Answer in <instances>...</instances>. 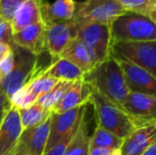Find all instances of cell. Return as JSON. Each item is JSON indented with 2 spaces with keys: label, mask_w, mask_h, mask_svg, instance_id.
Instances as JSON below:
<instances>
[{
  "label": "cell",
  "mask_w": 156,
  "mask_h": 155,
  "mask_svg": "<svg viewBox=\"0 0 156 155\" xmlns=\"http://www.w3.org/2000/svg\"><path fill=\"white\" fill-rule=\"evenodd\" d=\"M60 58H66L71 62L84 73L89 72L91 69L94 68L97 64H99L94 54L78 38L72 41L66 47Z\"/></svg>",
  "instance_id": "ffe728a7"
},
{
  "label": "cell",
  "mask_w": 156,
  "mask_h": 155,
  "mask_svg": "<svg viewBox=\"0 0 156 155\" xmlns=\"http://www.w3.org/2000/svg\"><path fill=\"white\" fill-rule=\"evenodd\" d=\"M155 1H156V0H155Z\"/></svg>",
  "instance_id": "8d00e7d4"
},
{
  "label": "cell",
  "mask_w": 156,
  "mask_h": 155,
  "mask_svg": "<svg viewBox=\"0 0 156 155\" xmlns=\"http://www.w3.org/2000/svg\"><path fill=\"white\" fill-rule=\"evenodd\" d=\"M12 47L6 44H0V62L5 58L10 53H12Z\"/></svg>",
  "instance_id": "d6a6232c"
},
{
  "label": "cell",
  "mask_w": 156,
  "mask_h": 155,
  "mask_svg": "<svg viewBox=\"0 0 156 155\" xmlns=\"http://www.w3.org/2000/svg\"><path fill=\"white\" fill-rule=\"evenodd\" d=\"M88 155H121L120 149L108 148H89Z\"/></svg>",
  "instance_id": "4dcf8cb0"
},
{
  "label": "cell",
  "mask_w": 156,
  "mask_h": 155,
  "mask_svg": "<svg viewBox=\"0 0 156 155\" xmlns=\"http://www.w3.org/2000/svg\"><path fill=\"white\" fill-rule=\"evenodd\" d=\"M43 2L44 0H27L17 9L11 20L13 34L29 26L43 23Z\"/></svg>",
  "instance_id": "d6986e66"
},
{
  "label": "cell",
  "mask_w": 156,
  "mask_h": 155,
  "mask_svg": "<svg viewBox=\"0 0 156 155\" xmlns=\"http://www.w3.org/2000/svg\"><path fill=\"white\" fill-rule=\"evenodd\" d=\"M156 139V123L136 128L120 148L121 155H141L142 152Z\"/></svg>",
  "instance_id": "2e32d148"
},
{
  "label": "cell",
  "mask_w": 156,
  "mask_h": 155,
  "mask_svg": "<svg viewBox=\"0 0 156 155\" xmlns=\"http://www.w3.org/2000/svg\"><path fill=\"white\" fill-rule=\"evenodd\" d=\"M17 111L19 113L20 122L23 130L38 125L51 116V111L43 107L37 103L33 104L27 108H21V110Z\"/></svg>",
  "instance_id": "603a6c76"
},
{
  "label": "cell",
  "mask_w": 156,
  "mask_h": 155,
  "mask_svg": "<svg viewBox=\"0 0 156 155\" xmlns=\"http://www.w3.org/2000/svg\"><path fill=\"white\" fill-rule=\"evenodd\" d=\"M6 111H2V112H0V123H1V121H2V119H3V116H4V114H5Z\"/></svg>",
  "instance_id": "d590c367"
},
{
  "label": "cell",
  "mask_w": 156,
  "mask_h": 155,
  "mask_svg": "<svg viewBox=\"0 0 156 155\" xmlns=\"http://www.w3.org/2000/svg\"><path fill=\"white\" fill-rule=\"evenodd\" d=\"M11 107V102L6 93L3 91V89L0 87V112L6 111Z\"/></svg>",
  "instance_id": "1f68e13d"
},
{
  "label": "cell",
  "mask_w": 156,
  "mask_h": 155,
  "mask_svg": "<svg viewBox=\"0 0 156 155\" xmlns=\"http://www.w3.org/2000/svg\"><path fill=\"white\" fill-rule=\"evenodd\" d=\"M114 43L156 41V23L148 15L126 11L111 25Z\"/></svg>",
  "instance_id": "3957f363"
},
{
  "label": "cell",
  "mask_w": 156,
  "mask_h": 155,
  "mask_svg": "<svg viewBox=\"0 0 156 155\" xmlns=\"http://www.w3.org/2000/svg\"><path fill=\"white\" fill-rule=\"evenodd\" d=\"M78 38V25L72 19L45 26L46 52L52 58H60L62 52L72 41Z\"/></svg>",
  "instance_id": "ba28073f"
},
{
  "label": "cell",
  "mask_w": 156,
  "mask_h": 155,
  "mask_svg": "<svg viewBox=\"0 0 156 155\" xmlns=\"http://www.w3.org/2000/svg\"><path fill=\"white\" fill-rule=\"evenodd\" d=\"M88 104L94 107L97 125L109 131L119 138H126L136 129L133 120L123 108L114 104L93 88Z\"/></svg>",
  "instance_id": "7a4b0ae2"
},
{
  "label": "cell",
  "mask_w": 156,
  "mask_h": 155,
  "mask_svg": "<svg viewBox=\"0 0 156 155\" xmlns=\"http://www.w3.org/2000/svg\"><path fill=\"white\" fill-rule=\"evenodd\" d=\"M14 55V66L10 75L3 82L0 83V87L3 89L10 99L19 88L23 86L37 72L38 56L14 45L12 47Z\"/></svg>",
  "instance_id": "277c9868"
},
{
  "label": "cell",
  "mask_w": 156,
  "mask_h": 155,
  "mask_svg": "<svg viewBox=\"0 0 156 155\" xmlns=\"http://www.w3.org/2000/svg\"><path fill=\"white\" fill-rule=\"evenodd\" d=\"M0 44L13 46L15 45L13 41V30L11 26V21L0 17Z\"/></svg>",
  "instance_id": "f1b7e54d"
},
{
  "label": "cell",
  "mask_w": 156,
  "mask_h": 155,
  "mask_svg": "<svg viewBox=\"0 0 156 155\" xmlns=\"http://www.w3.org/2000/svg\"><path fill=\"white\" fill-rule=\"evenodd\" d=\"M123 139L119 138L109 131L97 125L94 134L90 136L89 148H108V149H120Z\"/></svg>",
  "instance_id": "cb8c5ba5"
},
{
  "label": "cell",
  "mask_w": 156,
  "mask_h": 155,
  "mask_svg": "<svg viewBox=\"0 0 156 155\" xmlns=\"http://www.w3.org/2000/svg\"><path fill=\"white\" fill-rule=\"evenodd\" d=\"M114 56V55H113ZM123 71L125 83L129 93H144L156 97V77L144 68L121 58L114 56Z\"/></svg>",
  "instance_id": "8fae6325"
},
{
  "label": "cell",
  "mask_w": 156,
  "mask_h": 155,
  "mask_svg": "<svg viewBox=\"0 0 156 155\" xmlns=\"http://www.w3.org/2000/svg\"><path fill=\"white\" fill-rule=\"evenodd\" d=\"M112 55L124 58L156 77V41L114 43Z\"/></svg>",
  "instance_id": "8992f818"
},
{
  "label": "cell",
  "mask_w": 156,
  "mask_h": 155,
  "mask_svg": "<svg viewBox=\"0 0 156 155\" xmlns=\"http://www.w3.org/2000/svg\"><path fill=\"white\" fill-rule=\"evenodd\" d=\"M36 73L49 76L58 81H70V82L83 80L85 75L79 67L63 58H52L51 63L46 66V68L38 69Z\"/></svg>",
  "instance_id": "44dd1931"
},
{
  "label": "cell",
  "mask_w": 156,
  "mask_h": 155,
  "mask_svg": "<svg viewBox=\"0 0 156 155\" xmlns=\"http://www.w3.org/2000/svg\"><path fill=\"white\" fill-rule=\"evenodd\" d=\"M123 110L133 120L136 128L156 123V97L129 93Z\"/></svg>",
  "instance_id": "7c38bea8"
},
{
  "label": "cell",
  "mask_w": 156,
  "mask_h": 155,
  "mask_svg": "<svg viewBox=\"0 0 156 155\" xmlns=\"http://www.w3.org/2000/svg\"><path fill=\"white\" fill-rule=\"evenodd\" d=\"M141 155H156V139L142 152Z\"/></svg>",
  "instance_id": "836d02e7"
},
{
  "label": "cell",
  "mask_w": 156,
  "mask_h": 155,
  "mask_svg": "<svg viewBox=\"0 0 156 155\" xmlns=\"http://www.w3.org/2000/svg\"><path fill=\"white\" fill-rule=\"evenodd\" d=\"M126 11L116 0H86L78 2L73 20L81 23H100L111 26Z\"/></svg>",
  "instance_id": "5b68a950"
},
{
  "label": "cell",
  "mask_w": 156,
  "mask_h": 155,
  "mask_svg": "<svg viewBox=\"0 0 156 155\" xmlns=\"http://www.w3.org/2000/svg\"><path fill=\"white\" fill-rule=\"evenodd\" d=\"M13 41L17 47H20L39 56L46 52L45 47V25L38 23L29 26L13 34Z\"/></svg>",
  "instance_id": "9a60e30c"
},
{
  "label": "cell",
  "mask_w": 156,
  "mask_h": 155,
  "mask_svg": "<svg viewBox=\"0 0 156 155\" xmlns=\"http://www.w3.org/2000/svg\"><path fill=\"white\" fill-rule=\"evenodd\" d=\"M13 66H14V55H13L12 51V53H10L5 58H3L0 62V83L3 82L5 78L10 75Z\"/></svg>",
  "instance_id": "f546056e"
},
{
  "label": "cell",
  "mask_w": 156,
  "mask_h": 155,
  "mask_svg": "<svg viewBox=\"0 0 156 155\" xmlns=\"http://www.w3.org/2000/svg\"><path fill=\"white\" fill-rule=\"evenodd\" d=\"M125 11L136 12L147 15L150 8L154 3L155 0H116Z\"/></svg>",
  "instance_id": "484cf974"
},
{
  "label": "cell",
  "mask_w": 156,
  "mask_h": 155,
  "mask_svg": "<svg viewBox=\"0 0 156 155\" xmlns=\"http://www.w3.org/2000/svg\"><path fill=\"white\" fill-rule=\"evenodd\" d=\"M85 115H86V114H85ZM83 118H84V117H83ZM80 124H81V122H80ZM80 124H79L76 128H74L73 130L69 133V134H67L65 137H64V138L61 139L60 141H58V143H56L55 145L51 148V149L48 150V151H46L43 155H64V154H65L66 149H67V147L69 146L70 141L72 140L73 136L76 135V131H78Z\"/></svg>",
  "instance_id": "83f0119b"
},
{
  "label": "cell",
  "mask_w": 156,
  "mask_h": 155,
  "mask_svg": "<svg viewBox=\"0 0 156 155\" xmlns=\"http://www.w3.org/2000/svg\"><path fill=\"white\" fill-rule=\"evenodd\" d=\"M91 87L84 80L74 81L65 91L61 100L52 108V113H63L72 108L88 104Z\"/></svg>",
  "instance_id": "e0dca14e"
},
{
  "label": "cell",
  "mask_w": 156,
  "mask_h": 155,
  "mask_svg": "<svg viewBox=\"0 0 156 155\" xmlns=\"http://www.w3.org/2000/svg\"><path fill=\"white\" fill-rule=\"evenodd\" d=\"M83 80L101 96L123 108L129 90L118 61L111 55L85 73Z\"/></svg>",
  "instance_id": "6da1fadb"
},
{
  "label": "cell",
  "mask_w": 156,
  "mask_h": 155,
  "mask_svg": "<svg viewBox=\"0 0 156 155\" xmlns=\"http://www.w3.org/2000/svg\"><path fill=\"white\" fill-rule=\"evenodd\" d=\"M50 121L51 116L38 125L23 130L14 155H43L49 137Z\"/></svg>",
  "instance_id": "4fadbf2b"
},
{
  "label": "cell",
  "mask_w": 156,
  "mask_h": 155,
  "mask_svg": "<svg viewBox=\"0 0 156 155\" xmlns=\"http://www.w3.org/2000/svg\"><path fill=\"white\" fill-rule=\"evenodd\" d=\"M78 8L76 0H55L53 3L43 2L41 15L45 26L72 20Z\"/></svg>",
  "instance_id": "ac0fdd59"
},
{
  "label": "cell",
  "mask_w": 156,
  "mask_h": 155,
  "mask_svg": "<svg viewBox=\"0 0 156 155\" xmlns=\"http://www.w3.org/2000/svg\"><path fill=\"white\" fill-rule=\"evenodd\" d=\"M73 82H70V81H58L49 91L44 93L37 99L36 103L41 105L43 107L47 108V110L52 111V108L60 101L65 91L69 88V86Z\"/></svg>",
  "instance_id": "d4e9b609"
},
{
  "label": "cell",
  "mask_w": 156,
  "mask_h": 155,
  "mask_svg": "<svg viewBox=\"0 0 156 155\" xmlns=\"http://www.w3.org/2000/svg\"><path fill=\"white\" fill-rule=\"evenodd\" d=\"M58 82V80L52 77L36 73L10 98L11 106L16 110L29 107L36 103L37 99L49 91Z\"/></svg>",
  "instance_id": "9c48e42d"
},
{
  "label": "cell",
  "mask_w": 156,
  "mask_h": 155,
  "mask_svg": "<svg viewBox=\"0 0 156 155\" xmlns=\"http://www.w3.org/2000/svg\"><path fill=\"white\" fill-rule=\"evenodd\" d=\"M89 146H90V135L88 133V122L85 115L64 155H88Z\"/></svg>",
  "instance_id": "7402d4cb"
},
{
  "label": "cell",
  "mask_w": 156,
  "mask_h": 155,
  "mask_svg": "<svg viewBox=\"0 0 156 155\" xmlns=\"http://www.w3.org/2000/svg\"><path fill=\"white\" fill-rule=\"evenodd\" d=\"M148 15L149 17H150L151 19H152L153 21L156 23V3L153 4L152 6L150 8V10H149V12H148Z\"/></svg>",
  "instance_id": "e575fe53"
},
{
  "label": "cell",
  "mask_w": 156,
  "mask_h": 155,
  "mask_svg": "<svg viewBox=\"0 0 156 155\" xmlns=\"http://www.w3.org/2000/svg\"><path fill=\"white\" fill-rule=\"evenodd\" d=\"M23 130L18 111L11 106L0 123V155H14Z\"/></svg>",
  "instance_id": "5bb4252c"
},
{
  "label": "cell",
  "mask_w": 156,
  "mask_h": 155,
  "mask_svg": "<svg viewBox=\"0 0 156 155\" xmlns=\"http://www.w3.org/2000/svg\"><path fill=\"white\" fill-rule=\"evenodd\" d=\"M78 39L93 52L99 63L112 55L113 39L111 26L100 23L78 25Z\"/></svg>",
  "instance_id": "52a82bcc"
},
{
  "label": "cell",
  "mask_w": 156,
  "mask_h": 155,
  "mask_svg": "<svg viewBox=\"0 0 156 155\" xmlns=\"http://www.w3.org/2000/svg\"><path fill=\"white\" fill-rule=\"evenodd\" d=\"M27 0H0V17L11 21L16 10Z\"/></svg>",
  "instance_id": "4316f807"
},
{
  "label": "cell",
  "mask_w": 156,
  "mask_h": 155,
  "mask_svg": "<svg viewBox=\"0 0 156 155\" xmlns=\"http://www.w3.org/2000/svg\"><path fill=\"white\" fill-rule=\"evenodd\" d=\"M87 113V104L81 105L79 107L66 111L63 113H52L50 121V131L48 137L46 151L50 150L58 141L69 134L74 128L80 124L83 117ZM44 152V153H45Z\"/></svg>",
  "instance_id": "30bf717a"
}]
</instances>
